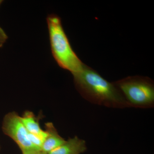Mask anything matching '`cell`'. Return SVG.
<instances>
[{"label": "cell", "instance_id": "6da1fadb", "mask_svg": "<svg viewBox=\"0 0 154 154\" xmlns=\"http://www.w3.org/2000/svg\"><path fill=\"white\" fill-rule=\"evenodd\" d=\"M72 75L77 91L88 102L110 108L131 107L113 82H109L85 64L81 70Z\"/></svg>", "mask_w": 154, "mask_h": 154}, {"label": "cell", "instance_id": "7a4b0ae2", "mask_svg": "<svg viewBox=\"0 0 154 154\" xmlns=\"http://www.w3.org/2000/svg\"><path fill=\"white\" fill-rule=\"evenodd\" d=\"M46 19L51 52L56 61L60 67L72 74L79 71L85 64L72 48L60 18L51 14Z\"/></svg>", "mask_w": 154, "mask_h": 154}, {"label": "cell", "instance_id": "3957f363", "mask_svg": "<svg viewBox=\"0 0 154 154\" xmlns=\"http://www.w3.org/2000/svg\"><path fill=\"white\" fill-rule=\"evenodd\" d=\"M113 83L131 107L147 109L154 107V83L149 77L131 76Z\"/></svg>", "mask_w": 154, "mask_h": 154}, {"label": "cell", "instance_id": "277c9868", "mask_svg": "<svg viewBox=\"0 0 154 154\" xmlns=\"http://www.w3.org/2000/svg\"><path fill=\"white\" fill-rule=\"evenodd\" d=\"M3 132L16 143L22 154H39L41 151L32 144L29 132L21 119V116L15 111L7 113L3 119Z\"/></svg>", "mask_w": 154, "mask_h": 154}, {"label": "cell", "instance_id": "5b68a950", "mask_svg": "<svg viewBox=\"0 0 154 154\" xmlns=\"http://www.w3.org/2000/svg\"><path fill=\"white\" fill-rule=\"evenodd\" d=\"M45 127L47 136L42 146L41 152L48 154L64 143L66 140L59 134L52 122H47Z\"/></svg>", "mask_w": 154, "mask_h": 154}, {"label": "cell", "instance_id": "8992f818", "mask_svg": "<svg viewBox=\"0 0 154 154\" xmlns=\"http://www.w3.org/2000/svg\"><path fill=\"white\" fill-rule=\"evenodd\" d=\"M87 150L85 141L75 136L48 154H81Z\"/></svg>", "mask_w": 154, "mask_h": 154}, {"label": "cell", "instance_id": "52a82bcc", "mask_svg": "<svg viewBox=\"0 0 154 154\" xmlns=\"http://www.w3.org/2000/svg\"><path fill=\"white\" fill-rule=\"evenodd\" d=\"M21 119L29 133L38 135L44 140L47 133L45 130L42 129L39 124V119L36 117L33 112L29 110L25 111L21 116Z\"/></svg>", "mask_w": 154, "mask_h": 154}, {"label": "cell", "instance_id": "ba28073f", "mask_svg": "<svg viewBox=\"0 0 154 154\" xmlns=\"http://www.w3.org/2000/svg\"><path fill=\"white\" fill-rule=\"evenodd\" d=\"M8 39V36L4 30L0 27V48L3 46Z\"/></svg>", "mask_w": 154, "mask_h": 154}, {"label": "cell", "instance_id": "9c48e42d", "mask_svg": "<svg viewBox=\"0 0 154 154\" xmlns=\"http://www.w3.org/2000/svg\"><path fill=\"white\" fill-rule=\"evenodd\" d=\"M3 1H1L0 0V5H1V4H2V3Z\"/></svg>", "mask_w": 154, "mask_h": 154}, {"label": "cell", "instance_id": "30bf717a", "mask_svg": "<svg viewBox=\"0 0 154 154\" xmlns=\"http://www.w3.org/2000/svg\"><path fill=\"white\" fill-rule=\"evenodd\" d=\"M39 154H48L44 153L41 152Z\"/></svg>", "mask_w": 154, "mask_h": 154}, {"label": "cell", "instance_id": "8fae6325", "mask_svg": "<svg viewBox=\"0 0 154 154\" xmlns=\"http://www.w3.org/2000/svg\"><path fill=\"white\" fill-rule=\"evenodd\" d=\"M40 154V153H39Z\"/></svg>", "mask_w": 154, "mask_h": 154}, {"label": "cell", "instance_id": "7c38bea8", "mask_svg": "<svg viewBox=\"0 0 154 154\" xmlns=\"http://www.w3.org/2000/svg\"><path fill=\"white\" fill-rule=\"evenodd\" d=\"M0 150H1V146H0Z\"/></svg>", "mask_w": 154, "mask_h": 154}]
</instances>
